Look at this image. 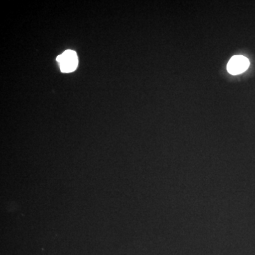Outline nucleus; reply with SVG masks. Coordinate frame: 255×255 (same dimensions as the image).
<instances>
[{"instance_id":"nucleus-1","label":"nucleus","mask_w":255,"mask_h":255,"mask_svg":"<svg viewBox=\"0 0 255 255\" xmlns=\"http://www.w3.org/2000/svg\"><path fill=\"white\" fill-rule=\"evenodd\" d=\"M57 61L63 73H71L76 70L78 65V55L73 50H68L57 57Z\"/></svg>"},{"instance_id":"nucleus-2","label":"nucleus","mask_w":255,"mask_h":255,"mask_svg":"<svg viewBox=\"0 0 255 255\" xmlns=\"http://www.w3.org/2000/svg\"><path fill=\"white\" fill-rule=\"evenodd\" d=\"M250 66V61L243 55H235L228 62L227 70L231 75H236L244 73Z\"/></svg>"}]
</instances>
